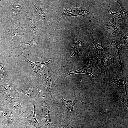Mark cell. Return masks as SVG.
Segmentation results:
<instances>
[{"mask_svg": "<svg viewBox=\"0 0 128 128\" xmlns=\"http://www.w3.org/2000/svg\"><path fill=\"white\" fill-rule=\"evenodd\" d=\"M37 79L27 78L16 84L17 87L16 91L27 95L29 99V104L27 107L26 111L28 114L30 112V108L33 103L32 99L34 94L38 93L40 94L38 87L36 84Z\"/></svg>", "mask_w": 128, "mask_h": 128, "instance_id": "6da1fadb", "label": "cell"}, {"mask_svg": "<svg viewBox=\"0 0 128 128\" xmlns=\"http://www.w3.org/2000/svg\"><path fill=\"white\" fill-rule=\"evenodd\" d=\"M25 118L17 114L4 105L0 104V125L11 127Z\"/></svg>", "mask_w": 128, "mask_h": 128, "instance_id": "7a4b0ae2", "label": "cell"}, {"mask_svg": "<svg viewBox=\"0 0 128 128\" xmlns=\"http://www.w3.org/2000/svg\"><path fill=\"white\" fill-rule=\"evenodd\" d=\"M1 104L17 114L26 118L28 115L26 110L22 107L18 92H17L15 97L9 96L2 101Z\"/></svg>", "mask_w": 128, "mask_h": 128, "instance_id": "3957f363", "label": "cell"}, {"mask_svg": "<svg viewBox=\"0 0 128 128\" xmlns=\"http://www.w3.org/2000/svg\"><path fill=\"white\" fill-rule=\"evenodd\" d=\"M25 61L31 67L33 70L37 80L41 77V74L48 69V65L51 59L48 61L43 63L39 62H33L27 58L23 54L20 57Z\"/></svg>", "mask_w": 128, "mask_h": 128, "instance_id": "277c9868", "label": "cell"}, {"mask_svg": "<svg viewBox=\"0 0 128 128\" xmlns=\"http://www.w3.org/2000/svg\"><path fill=\"white\" fill-rule=\"evenodd\" d=\"M47 70L43 73L42 76L46 86L47 95L50 97L56 89L55 83L56 77L52 71L48 69Z\"/></svg>", "mask_w": 128, "mask_h": 128, "instance_id": "5b68a950", "label": "cell"}, {"mask_svg": "<svg viewBox=\"0 0 128 128\" xmlns=\"http://www.w3.org/2000/svg\"><path fill=\"white\" fill-rule=\"evenodd\" d=\"M34 96L32 109L30 114L22 122L25 123L30 124L36 128H44L43 125L37 120L35 112V105L37 100L40 97V96L38 94L37 95H34Z\"/></svg>", "mask_w": 128, "mask_h": 128, "instance_id": "8992f818", "label": "cell"}, {"mask_svg": "<svg viewBox=\"0 0 128 128\" xmlns=\"http://www.w3.org/2000/svg\"><path fill=\"white\" fill-rule=\"evenodd\" d=\"M17 87V85L12 82L0 84V103L10 96L13 92L16 91Z\"/></svg>", "mask_w": 128, "mask_h": 128, "instance_id": "52a82bcc", "label": "cell"}, {"mask_svg": "<svg viewBox=\"0 0 128 128\" xmlns=\"http://www.w3.org/2000/svg\"><path fill=\"white\" fill-rule=\"evenodd\" d=\"M40 101L42 107L41 114H37L41 117L42 122L47 124L48 128H52L53 124L51 122L50 112L49 108L45 101L41 99Z\"/></svg>", "mask_w": 128, "mask_h": 128, "instance_id": "ba28073f", "label": "cell"}, {"mask_svg": "<svg viewBox=\"0 0 128 128\" xmlns=\"http://www.w3.org/2000/svg\"><path fill=\"white\" fill-rule=\"evenodd\" d=\"M6 62L0 57V74L5 83L11 82L12 79L5 67Z\"/></svg>", "mask_w": 128, "mask_h": 128, "instance_id": "9c48e42d", "label": "cell"}, {"mask_svg": "<svg viewBox=\"0 0 128 128\" xmlns=\"http://www.w3.org/2000/svg\"><path fill=\"white\" fill-rule=\"evenodd\" d=\"M90 59L89 56L87 63L80 69L76 71H72L69 70L68 74L65 76V78L69 75L71 74L83 73L90 74L92 77H93V74L92 71V67L91 64Z\"/></svg>", "mask_w": 128, "mask_h": 128, "instance_id": "30bf717a", "label": "cell"}, {"mask_svg": "<svg viewBox=\"0 0 128 128\" xmlns=\"http://www.w3.org/2000/svg\"><path fill=\"white\" fill-rule=\"evenodd\" d=\"M59 96L60 100L62 105L67 109L71 112L73 111V108L75 104L78 102L81 101L75 100H66L60 95Z\"/></svg>", "mask_w": 128, "mask_h": 128, "instance_id": "8fae6325", "label": "cell"}, {"mask_svg": "<svg viewBox=\"0 0 128 128\" xmlns=\"http://www.w3.org/2000/svg\"><path fill=\"white\" fill-rule=\"evenodd\" d=\"M37 46V43L34 40L30 41H27L24 42H20L18 44L14 49V50L17 48H22L24 49L27 50L29 47H36Z\"/></svg>", "mask_w": 128, "mask_h": 128, "instance_id": "7c38bea8", "label": "cell"}, {"mask_svg": "<svg viewBox=\"0 0 128 128\" xmlns=\"http://www.w3.org/2000/svg\"><path fill=\"white\" fill-rule=\"evenodd\" d=\"M23 29L21 24L19 23V27L15 29L11 34L13 38L10 41L11 45L12 46L17 43L18 39V37L22 33Z\"/></svg>", "mask_w": 128, "mask_h": 128, "instance_id": "4fadbf2b", "label": "cell"}, {"mask_svg": "<svg viewBox=\"0 0 128 128\" xmlns=\"http://www.w3.org/2000/svg\"><path fill=\"white\" fill-rule=\"evenodd\" d=\"M120 4L121 6L120 10L116 13H112V14L118 20H122L128 17V12Z\"/></svg>", "mask_w": 128, "mask_h": 128, "instance_id": "5bb4252c", "label": "cell"}, {"mask_svg": "<svg viewBox=\"0 0 128 128\" xmlns=\"http://www.w3.org/2000/svg\"><path fill=\"white\" fill-rule=\"evenodd\" d=\"M82 47L81 43L76 41L74 42L73 47L70 51L71 56H74L77 55L80 52Z\"/></svg>", "mask_w": 128, "mask_h": 128, "instance_id": "9a60e30c", "label": "cell"}, {"mask_svg": "<svg viewBox=\"0 0 128 128\" xmlns=\"http://www.w3.org/2000/svg\"><path fill=\"white\" fill-rule=\"evenodd\" d=\"M11 128H36L30 124L23 123L22 121L15 124Z\"/></svg>", "mask_w": 128, "mask_h": 128, "instance_id": "2e32d148", "label": "cell"}, {"mask_svg": "<svg viewBox=\"0 0 128 128\" xmlns=\"http://www.w3.org/2000/svg\"><path fill=\"white\" fill-rule=\"evenodd\" d=\"M21 7L20 5L16 3L13 5L11 13L13 16L19 14L21 11Z\"/></svg>", "mask_w": 128, "mask_h": 128, "instance_id": "e0dca14e", "label": "cell"}, {"mask_svg": "<svg viewBox=\"0 0 128 128\" xmlns=\"http://www.w3.org/2000/svg\"><path fill=\"white\" fill-rule=\"evenodd\" d=\"M26 18L28 25L30 29L32 31H34L36 27L35 26L34 22L32 20V17L30 15H27Z\"/></svg>", "mask_w": 128, "mask_h": 128, "instance_id": "ac0fdd59", "label": "cell"}, {"mask_svg": "<svg viewBox=\"0 0 128 128\" xmlns=\"http://www.w3.org/2000/svg\"><path fill=\"white\" fill-rule=\"evenodd\" d=\"M10 30H9L8 32L4 33L2 35L0 38V57L1 50L4 44V42L5 39L7 37L9 33Z\"/></svg>", "mask_w": 128, "mask_h": 128, "instance_id": "d6986e66", "label": "cell"}, {"mask_svg": "<svg viewBox=\"0 0 128 128\" xmlns=\"http://www.w3.org/2000/svg\"><path fill=\"white\" fill-rule=\"evenodd\" d=\"M92 41L94 46L98 51L100 52L105 50V48L104 46L101 44L96 43L93 39L92 40Z\"/></svg>", "mask_w": 128, "mask_h": 128, "instance_id": "ffe728a7", "label": "cell"}, {"mask_svg": "<svg viewBox=\"0 0 128 128\" xmlns=\"http://www.w3.org/2000/svg\"><path fill=\"white\" fill-rule=\"evenodd\" d=\"M54 126L56 127H57L58 128H74L72 126H66L62 127H57L55 126Z\"/></svg>", "mask_w": 128, "mask_h": 128, "instance_id": "44dd1931", "label": "cell"}, {"mask_svg": "<svg viewBox=\"0 0 128 128\" xmlns=\"http://www.w3.org/2000/svg\"><path fill=\"white\" fill-rule=\"evenodd\" d=\"M11 127L9 126H5L0 125V128H11Z\"/></svg>", "mask_w": 128, "mask_h": 128, "instance_id": "7402d4cb", "label": "cell"}, {"mask_svg": "<svg viewBox=\"0 0 128 128\" xmlns=\"http://www.w3.org/2000/svg\"></svg>", "mask_w": 128, "mask_h": 128, "instance_id": "603a6c76", "label": "cell"}]
</instances>
